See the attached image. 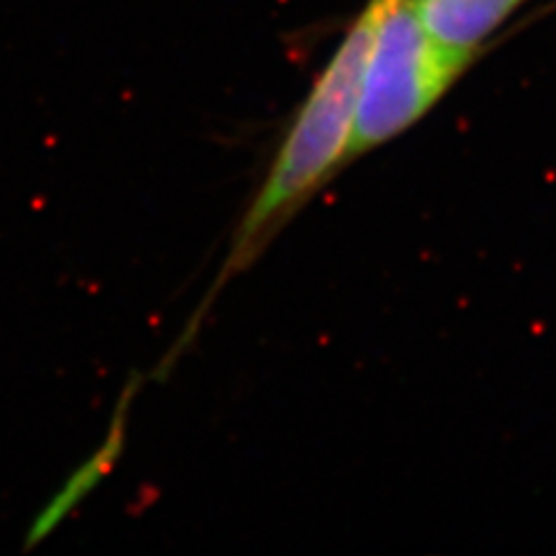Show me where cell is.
I'll use <instances>...</instances> for the list:
<instances>
[{
	"label": "cell",
	"instance_id": "1",
	"mask_svg": "<svg viewBox=\"0 0 556 556\" xmlns=\"http://www.w3.org/2000/svg\"><path fill=\"white\" fill-rule=\"evenodd\" d=\"M392 3L394 0H367L313 81L263 184L237 225L218 286L247 271L302 204L316 195L339 167L348 165L364 61L382 14Z\"/></svg>",
	"mask_w": 556,
	"mask_h": 556
},
{
	"label": "cell",
	"instance_id": "2",
	"mask_svg": "<svg viewBox=\"0 0 556 556\" xmlns=\"http://www.w3.org/2000/svg\"><path fill=\"white\" fill-rule=\"evenodd\" d=\"M476 56L439 42L417 20L410 0H394L364 61L348 163L410 130Z\"/></svg>",
	"mask_w": 556,
	"mask_h": 556
},
{
	"label": "cell",
	"instance_id": "3",
	"mask_svg": "<svg viewBox=\"0 0 556 556\" xmlns=\"http://www.w3.org/2000/svg\"><path fill=\"white\" fill-rule=\"evenodd\" d=\"M529 0H410L417 20L439 42L478 54Z\"/></svg>",
	"mask_w": 556,
	"mask_h": 556
}]
</instances>
